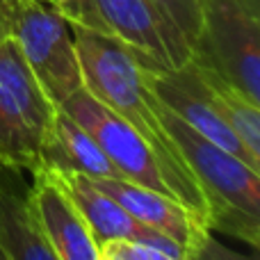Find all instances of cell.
<instances>
[{
    "label": "cell",
    "instance_id": "1",
    "mask_svg": "<svg viewBox=\"0 0 260 260\" xmlns=\"http://www.w3.org/2000/svg\"><path fill=\"white\" fill-rule=\"evenodd\" d=\"M71 35L80 62L82 87L130 123L151 146L165 169V176L169 178L176 201L208 219L203 194L169 130L165 128L162 103L148 87L146 67L142 59L119 39L94 27L71 25Z\"/></svg>",
    "mask_w": 260,
    "mask_h": 260
},
{
    "label": "cell",
    "instance_id": "2",
    "mask_svg": "<svg viewBox=\"0 0 260 260\" xmlns=\"http://www.w3.org/2000/svg\"><path fill=\"white\" fill-rule=\"evenodd\" d=\"M162 121L206 201L210 231L260 247V171L199 135L162 105Z\"/></svg>",
    "mask_w": 260,
    "mask_h": 260
},
{
    "label": "cell",
    "instance_id": "3",
    "mask_svg": "<svg viewBox=\"0 0 260 260\" xmlns=\"http://www.w3.org/2000/svg\"><path fill=\"white\" fill-rule=\"evenodd\" d=\"M55 117L57 105L7 35L0 41V165L32 174L44 160Z\"/></svg>",
    "mask_w": 260,
    "mask_h": 260
},
{
    "label": "cell",
    "instance_id": "4",
    "mask_svg": "<svg viewBox=\"0 0 260 260\" xmlns=\"http://www.w3.org/2000/svg\"><path fill=\"white\" fill-rule=\"evenodd\" d=\"M59 14L71 25L119 39L151 71L178 69L192 59V46L153 0H85Z\"/></svg>",
    "mask_w": 260,
    "mask_h": 260
},
{
    "label": "cell",
    "instance_id": "5",
    "mask_svg": "<svg viewBox=\"0 0 260 260\" xmlns=\"http://www.w3.org/2000/svg\"><path fill=\"white\" fill-rule=\"evenodd\" d=\"M7 35L16 41L37 82L59 110V105L82 87L69 21L50 3L18 0L7 18Z\"/></svg>",
    "mask_w": 260,
    "mask_h": 260
},
{
    "label": "cell",
    "instance_id": "6",
    "mask_svg": "<svg viewBox=\"0 0 260 260\" xmlns=\"http://www.w3.org/2000/svg\"><path fill=\"white\" fill-rule=\"evenodd\" d=\"M201 12L192 59L260 103V18L238 0H201Z\"/></svg>",
    "mask_w": 260,
    "mask_h": 260
},
{
    "label": "cell",
    "instance_id": "7",
    "mask_svg": "<svg viewBox=\"0 0 260 260\" xmlns=\"http://www.w3.org/2000/svg\"><path fill=\"white\" fill-rule=\"evenodd\" d=\"M59 110L91 135V139L119 171V178L176 199L169 178L165 176V169L160 167L151 146L130 123L101 103L91 91H87L85 87L76 89L59 105Z\"/></svg>",
    "mask_w": 260,
    "mask_h": 260
},
{
    "label": "cell",
    "instance_id": "8",
    "mask_svg": "<svg viewBox=\"0 0 260 260\" xmlns=\"http://www.w3.org/2000/svg\"><path fill=\"white\" fill-rule=\"evenodd\" d=\"M146 80L151 91L155 94V99L169 112H174L178 119H183L199 135L215 142L217 146L226 148L233 155L242 157L249 167H253L247 151L233 135V130L226 126L224 119L219 117V112H217L215 103L210 99V91H208L206 82H203L201 71H199V67L192 59L178 69H169V71H151V69H146Z\"/></svg>",
    "mask_w": 260,
    "mask_h": 260
},
{
    "label": "cell",
    "instance_id": "9",
    "mask_svg": "<svg viewBox=\"0 0 260 260\" xmlns=\"http://www.w3.org/2000/svg\"><path fill=\"white\" fill-rule=\"evenodd\" d=\"M30 203L46 240L59 260H101V247L96 244L89 226L76 210L50 167L41 165L32 171Z\"/></svg>",
    "mask_w": 260,
    "mask_h": 260
},
{
    "label": "cell",
    "instance_id": "10",
    "mask_svg": "<svg viewBox=\"0 0 260 260\" xmlns=\"http://www.w3.org/2000/svg\"><path fill=\"white\" fill-rule=\"evenodd\" d=\"M91 180L105 194H110L133 219L174 238L180 247L187 249L189 256L206 240V235L212 233L206 217L199 215L192 208L183 206L176 199L167 197V194L142 187V185L130 183V180L123 178H91Z\"/></svg>",
    "mask_w": 260,
    "mask_h": 260
},
{
    "label": "cell",
    "instance_id": "11",
    "mask_svg": "<svg viewBox=\"0 0 260 260\" xmlns=\"http://www.w3.org/2000/svg\"><path fill=\"white\" fill-rule=\"evenodd\" d=\"M0 247L9 260H59L41 231L23 171L0 165Z\"/></svg>",
    "mask_w": 260,
    "mask_h": 260
},
{
    "label": "cell",
    "instance_id": "12",
    "mask_svg": "<svg viewBox=\"0 0 260 260\" xmlns=\"http://www.w3.org/2000/svg\"><path fill=\"white\" fill-rule=\"evenodd\" d=\"M53 169V167H50ZM62 183L64 192L73 201L76 210L89 226L96 244L112 242V240H135L139 231V221L133 219L110 194H105L89 176H82L78 171L53 169Z\"/></svg>",
    "mask_w": 260,
    "mask_h": 260
},
{
    "label": "cell",
    "instance_id": "13",
    "mask_svg": "<svg viewBox=\"0 0 260 260\" xmlns=\"http://www.w3.org/2000/svg\"><path fill=\"white\" fill-rule=\"evenodd\" d=\"M41 165L64 171H78L89 178H119V171L105 157L91 135L82 126H78L71 117H67L62 110H57L53 135L46 144Z\"/></svg>",
    "mask_w": 260,
    "mask_h": 260
},
{
    "label": "cell",
    "instance_id": "14",
    "mask_svg": "<svg viewBox=\"0 0 260 260\" xmlns=\"http://www.w3.org/2000/svg\"><path fill=\"white\" fill-rule=\"evenodd\" d=\"M194 64L201 71L203 82H206L208 91H210V99L215 103L219 117L224 119L226 126L233 130L238 142L247 151L251 165L260 171V110H258L260 103H253L249 96H244L240 89L229 85L224 78L217 76L208 67H201L199 62Z\"/></svg>",
    "mask_w": 260,
    "mask_h": 260
},
{
    "label": "cell",
    "instance_id": "15",
    "mask_svg": "<svg viewBox=\"0 0 260 260\" xmlns=\"http://www.w3.org/2000/svg\"><path fill=\"white\" fill-rule=\"evenodd\" d=\"M153 3L174 21V25L183 32V37L194 50L203 23L201 0H153Z\"/></svg>",
    "mask_w": 260,
    "mask_h": 260
},
{
    "label": "cell",
    "instance_id": "16",
    "mask_svg": "<svg viewBox=\"0 0 260 260\" xmlns=\"http://www.w3.org/2000/svg\"><path fill=\"white\" fill-rule=\"evenodd\" d=\"M101 249L117 253L123 260H183L174 256V253H167L157 247H151V244L137 242V240H112V242L103 244Z\"/></svg>",
    "mask_w": 260,
    "mask_h": 260
},
{
    "label": "cell",
    "instance_id": "17",
    "mask_svg": "<svg viewBox=\"0 0 260 260\" xmlns=\"http://www.w3.org/2000/svg\"><path fill=\"white\" fill-rule=\"evenodd\" d=\"M189 260H258V251L253 249L251 253H240V251H233V249L224 247L219 240L206 235L201 244L194 249V253L189 256Z\"/></svg>",
    "mask_w": 260,
    "mask_h": 260
},
{
    "label": "cell",
    "instance_id": "18",
    "mask_svg": "<svg viewBox=\"0 0 260 260\" xmlns=\"http://www.w3.org/2000/svg\"><path fill=\"white\" fill-rule=\"evenodd\" d=\"M16 3L18 0H0V16H3V21H5V30H7V18H9V14H12V9L16 7Z\"/></svg>",
    "mask_w": 260,
    "mask_h": 260
},
{
    "label": "cell",
    "instance_id": "19",
    "mask_svg": "<svg viewBox=\"0 0 260 260\" xmlns=\"http://www.w3.org/2000/svg\"><path fill=\"white\" fill-rule=\"evenodd\" d=\"M238 3L242 5L249 14H253V16L260 18V0H238Z\"/></svg>",
    "mask_w": 260,
    "mask_h": 260
},
{
    "label": "cell",
    "instance_id": "20",
    "mask_svg": "<svg viewBox=\"0 0 260 260\" xmlns=\"http://www.w3.org/2000/svg\"><path fill=\"white\" fill-rule=\"evenodd\" d=\"M80 3H85V0H53V5L59 9V12H69V9H73Z\"/></svg>",
    "mask_w": 260,
    "mask_h": 260
},
{
    "label": "cell",
    "instance_id": "21",
    "mask_svg": "<svg viewBox=\"0 0 260 260\" xmlns=\"http://www.w3.org/2000/svg\"><path fill=\"white\" fill-rule=\"evenodd\" d=\"M101 260H123V258L117 256V253H112V251H105V249H101Z\"/></svg>",
    "mask_w": 260,
    "mask_h": 260
},
{
    "label": "cell",
    "instance_id": "22",
    "mask_svg": "<svg viewBox=\"0 0 260 260\" xmlns=\"http://www.w3.org/2000/svg\"><path fill=\"white\" fill-rule=\"evenodd\" d=\"M7 37V30H5V21H3V16H0V41Z\"/></svg>",
    "mask_w": 260,
    "mask_h": 260
},
{
    "label": "cell",
    "instance_id": "23",
    "mask_svg": "<svg viewBox=\"0 0 260 260\" xmlns=\"http://www.w3.org/2000/svg\"><path fill=\"white\" fill-rule=\"evenodd\" d=\"M0 260H9V256H7V251H5L3 247H0Z\"/></svg>",
    "mask_w": 260,
    "mask_h": 260
},
{
    "label": "cell",
    "instance_id": "24",
    "mask_svg": "<svg viewBox=\"0 0 260 260\" xmlns=\"http://www.w3.org/2000/svg\"><path fill=\"white\" fill-rule=\"evenodd\" d=\"M44 3H50V5H53V0H44Z\"/></svg>",
    "mask_w": 260,
    "mask_h": 260
}]
</instances>
